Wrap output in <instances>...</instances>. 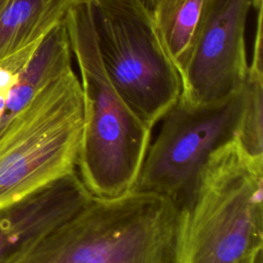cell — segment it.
<instances>
[{
	"instance_id": "1",
	"label": "cell",
	"mask_w": 263,
	"mask_h": 263,
	"mask_svg": "<svg viewBox=\"0 0 263 263\" xmlns=\"http://www.w3.org/2000/svg\"><path fill=\"white\" fill-rule=\"evenodd\" d=\"M262 168L235 137L215 150L174 201L167 263H240L263 248Z\"/></svg>"
},
{
	"instance_id": "2",
	"label": "cell",
	"mask_w": 263,
	"mask_h": 263,
	"mask_svg": "<svg viewBox=\"0 0 263 263\" xmlns=\"http://www.w3.org/2000/svg\"><path fill=\"white\" fill-rule=\"evenodd\" d=\"M64 22L80 73L83 101L77 173L92 197H117L133 190L152 129L132 111L106 75L88 0L71 7Z\"/></svg>"
},
{
	"instance_id": "3",
	"label": "cell",
	"mask_w": 263,
	"mask_h": 263,
	"mask_svg": "<svg viewBox=\"0 0 263 263\" xmlns=\"http://www.w3.org/2000/svg\"><path fill=\"white\" fill-rule=\"evenodd\" d=\"M175 214L158 194L92 197L20 263H167Z\"/></svg>"
},
{
	"instance_id": "4",
	"label": "cell",
	"mask_w": 263,
	"mask_h": 263,
	"mask_svg": "<svg viewBox=\"0 0 263 263\" xmlns=\"http://www.w3.org/2000/svg\"><path fill=\"white\" fill-rule=\"evenodd\" d=\"M83 123L73 69L43 88L0 138V206L76 171Z\"/></svg>"
},
{
	"instance_id": "5",
	"label": "cell",
	"mask_w": 263,
	"mask_h": 263,
	"mask_svg": "<svg viewBox=\"0 0 263 263\" xmlns=\"http://www.w3.org/2000/svg\"><path fill=\"white\" fill-rule=\"evenodd\" d=\"M96 43L110 82L150 129L180 99L181 77L140 0H88Z\"/></svg>"
},
{
	"instance_id": "6",
	"label": "cell",
	"mask_w": 263,
	"mask_h": 263,
	"mask_svg": "<svg viewBox=\"0 0 263 263\" xmlns=\"http://www.w3.org/2000/svg\"><path fill=\"white\" fill-rule=\"evenodd\" d=\"M245 105L242 88L212 105L189 107L179 101L161 118L149 144L134 191L176 201L196 179L211 154L235 137Z\"/></svg>"
},
{
	"instance_id": "7",
	"label": "cell",
	"mask_w": 263,
	"mask_h": 263,
	"mask_svg": "<svg viewBox=\"0 0 263 263\" xmlns=\"http://www.w3.org/2000/svg\"><path fill=\"white\" fill-rule=\"evenodd\" d=\"M263 0H209L181 77L179 102L189 107L219 103L239 91L249 64L246 26Z\"/></svg>"
},
{
	"instance_id": "8",
	"label": "cell",
	"mask_w": 263,
	"mask_h": 263,
	"mask_svg": "<svg viewBox=\"0 0 263 263\" xmlns=\"http://www.w3.org/2000/svg\"><path fill=\"white\" fill-rule=\"evenodd\" d=\"M91 198L77 171H74L0 206V263H20L43 237Z\"/></svg>"
},
{
	"instance_id": "9",
	"label": "cell",
	"mask_w": 263,
	"mask_h": 263,
	"mask_svg": "<svg viewBox=\"0 0 263 263\" xmlns=\"http://www.w3.org/2000/svg\"><path fill=\"white\" fill-rule=\"evenodd\" d=\"M83 0H9L0 13V60L43 39Z\"/></svg>"
},
{
	"instance_id": "10",
	"label": "cell",
	"mask_w": 263,
	"mask_h": 263,
	"mask_svg": "<svg viewBox=\"0 0 263 263\" xmlns=\"http://www.w3.org/2000/svg\"><path fill=\"white\" fill-rule=\"evenodd\" d=\"M209 0H156L151 13L159 40L181 75Z\"/></svg>"
},
{
	"instance_id": "11",
	"label": "cell",
	"mask_w": 263,
	"mask_h": 263,
	"mask_svg": "<svg viewBox=\"0 0 263 263\" xmlns=\"http://www.w3.org/2000/svg\"><path fill=\"white\" fill-rule=\"evenodd\" d=\"M245 105L235 138L243 153L263 163V62L249 64L243 84Z\"/></svg>"
},
{
	"instance_id": "12",
	"label": "cell",
	"mask_w": 263,
	"mask_h": 263,
	"mask_svg": "<svg viewBox=\"0 0 263 263\" xmlns=\"http://www.w3.org/2000/svg\"><path fill=\"white\" fill-rule=\"evenodd\" d=\"M250 263H263V248L256 250L252 254Z\"/></svg>"
},
{
	"instance_id": "13",
	"label": "cell",
	"mask_w": 263,
	"mask_h": 263,
	"mask_svg": "<svg viewBox=\"0 0 263 263\" xmlns=\"http://www.w3.org/2000/svg\"><path fill=\"white\" fill-rule=\"evenodd\" d=\"M140 1L150 10H152V8H153V6H154V4L156 2V0H140Z\"/></svg>"
},
{
	"instance_id": "14",
	"label": "cell",
	"mask_w": 263,
	"mask_h": 263,
	"mask_svg": "<svg viewBox=\"0 0 263 263\" xmlns=\"http://www.w3.org/2000/svg\"><path fill=\"white\" fill-rule=\"evenodd\" d=\"M8 2H9V0H0V13H1L2 10L5 8V6L7 5Z\"/></svg>"
},
{
	"instance_id": "15",
	"label": "cell",
	"mask_w": 263,
	"mask_h": 263,
	"mask_svg": "<svg viewBox=\"0 0 263 263\" xmlns=\"http://www.w3.org/2000/svg\"><path fill=\"white\" fill-rule=\"evenodd\" d=\"M259 249H260V248H259ZM257 250H258V249H257ZM255 251H256V250H255ZM255 251H254V252H255ZM254 252H253V253H254ZM253 253H251V254H250L245 260H242L240 263H250V260H251V257H252V254H253Z\"/></svg>"
}]
</instances>
